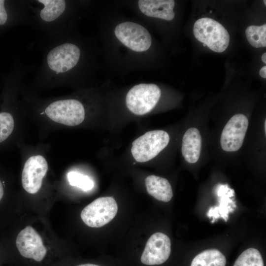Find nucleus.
Here are the masks:
<instances>
[{"label":"nucleus","mask_w":266,"mask_h":266,"mask_svg":"<svg viewBox=\"0 0 266 266\" xmlns=\"http://www.w3.org/2000/svg\"><path fill=\"white\" fill-rule=\"evenodd\" d=\"M233 266H264V262L259 251L250 248L238 257Z\"/></svg>","instance_id":"6ab92c4d"},{"label":"nucleus","mask_w":266,"mask_h":266,"mask_svg":"<svg viewBox=\"0 0 266 266\" xmlns=\"http://www.w3.org/2000/svg\"><path fill=\"white\" fill-rule=\"evenodd\" d=\"M48 169V163L43 156L36 155L29 157L24 164L22 173L24 189L30 194L37 193Z\"/></svg>","instance_id":"6e6552de"},{"label":"nucleus","mask_w":266,"mask_h":266,"mask_svg":"<svg viewBox=\"0 0 266 266\" xmlns=\"http://www.w3.org/2000/svg\"><path fill=\"white\" fill-rule=\"evenodd\" d=\"M14 128L15 120L12 114L5 110L0 111V146L8 141Z\"/></svg>","instance_id":"a211bd4d"},{"label":"nucleus","mask_w":266,"mask_h":266,"mask_svg":"<svg viewBox=\"0 0 266 266\" xmlns=\"http://www.w3.org/2000/svg\"><path fill=\"white\" fill-rule=\"evenodd\" d=\"M117 211V204L113 198L100 197L82 210L81 218L89 227L99 228L110 222L116 216Z\"/></svg>","instance_id":"39448f33"},{"label":"nucleus","mask_w":266,"mask_h":266,"mask_svg":"<svg viewBox=\"0 0 266 266\" xmlns=\"http://www.w3.org/2000/svg\"><path fill=\"white\" fill-rule=\"evenodd\" d=\"M170 253L169 238L162 233L157 232L153 234L147 240L140 260L144 265H159L168 259Z\"/></svg>","instance_id":"9d476101"},{"label":"nucleus","mask_w":266,"mask_h":266,"mask_svg":"<svg viewBox=\"0 0 266 266\" xmlns=\"http://www.w3.org/2000/svg\"><path fill=\"white\" fill-rule=\"evenodd\" d=\"M218 194L222 196H220L219 205L211 208L207 213V216L213 218V222L219 217L223 218L226 221L228 219V214L233 211V207H235V204L233 203V200L229 199L232 194L223 196L220 192Z\"/></svg>","instance_id":"f3484780"},{"label":"nucleus","mask_w":266,"mask_h":266,"mask_svg":"<svg viewBox=\"0 0 266 266\" xmlns=\"http://www.w3.org/2000/svg\"><path fill=\"white\" fill-rule=\"evenodd\" d=\"M44 7L40 13L41 19L46 22H51L58 18L64 12L66 2L63 0H38Z\"/></svg>","instance_id":"dca6fc26"},{"label":"nucleus","mask_w":266,"mask_h":266,"mask_svg":"<svg viewBox=\"0 0 266 266\" xmlns=\"http://www.w3.org/2000/svg\"><path fill=\"white\" fill-rule=\"evenodd\" d=\"M138 5L141 12L148 17L170 21L175 16L173 0H139Z\"/></svg>","instance_id":"f8f14e48"},{"label":"nucleus","mask_w":266,"mask_h":266,"mask_svg":"<svg viewBox=\"0 0 266 266\" xmlns=\"http://www.w3.org/2000/svg\"><path fill=\"white\" fill-rule=\"evenodd\" d=\"M245 34L249 43L255 48L266 46V24L262 26H250Z\"/></svg>","instance_id":"aec40b11"},{"label":"nucleus","mask_w":266,"mask_h":266,"mask_svg":"<svg viewBox=\"0 0 266 266\" xmlns=\"http://www.w3.org/2000/svg\"><path fill=\"white\" fill-rule=\"evenodd\" d=\"M114 34L122 44L135 52L145 51L152 44V38L147 30L134 22L128 21L118 24Z\"/></svg>","instance_id":"423d86ee"},{"label":"nucleus","mask_w":266,"mask_h":266,"mask_svg":"<svg viewBox=\"0 0 266 266\" xmlns=\"http://www.w3.org/2000/svg\"><path fill=\"white\" fill-rule=\"evenodd\" d=\"M201 148V137L199 130L188 129L183 135L181 148L185 160L191 164L196 163L200 158Z\"/></svg>","instance_id":"ddd939ff"},{"label":"nucleus","mask_w":266,"mask_h":266,"mask_svg":"<svg viewBox=\"0 0 266 266\" xmlns=\"http://www.w3.org/2000/svg\"><path fill=\"white\" fill-rule=\"evenodd\" d=\"M169 136L163 130L148 132L132 144V154L138 162L148 161L156 157L168 144Z\"/></svg>","instance_id":"7ed1b4c3"},{"label":"nucleus","mask_w":266,"mask_h":266,"mask_svg":"<svg viewBox=\"0 0 266 266\" xmlns=\"http://www.w3.org/2000/svg\"><path fill=\"white\" fill-rule=\"evenodd\" d=\"M249 122L243 114L233 116L225 126L220 138L222 148L227 152H234L241 147Z\"/></svg>","instance_id":"0eeeda50"},{"label":"nucleus","mask_w":266,"mask_h":266,"mask_svg":"<svg viewBox=\"0 0 266 266\" xmlns=\"http://www.w3.org/2000/svg\"><path fill=\"white\" fill-rule=\"evenodd\" d=\"M161 95L160 88L155 84L141 83L134 86L126 95V103L133 114L142 115L151 111Z\"/></svg>","instance_id":"f03ea898"},{"label":"nucleus","mask_w":266,"mask_h":266,"mask_svg":"<svg viewBox=\"0 0 266 266\" xmlns=\"http://www.w3.org/2000/svg\"><path fill=\"white\" fill-rule=\"evenodd\" d=\"M145 183L148 193L156 199L168 202L172 198V188L166 179L151 175L146 178Z\"/></svg>","instance_id":"4468645a"},{"label":"nucleus","mask_w":266,"mask_h":266,"mask_svg":"<svg viewBox=\"0 0 266 266\" xmlns=\"http://www.w3.org/2000/svg\"><path fill=\"white\" fill-rule=\"evenodd\" d=\"M69 184L77 187L84 191H88L94 187V181L88 176L76 171H70L67 174Z\"/></svg>","instance_id":"412c9836"},{"label":"nucleus","mask_w":266,"mask_h":266,"mask_svg":"<svg viewBox=\"0 0 266 266\" xmlns=\"http://www.w3.org/2000/svg\"><path fill=\"white\" fill-rule=\"evenodd\" d=\"M261 59L262 61L265 63L266 64V53H264L261 57Z\"/></svg>","instance_id":"b1692460"},{"label":"nucleus","mask_w":266,"mask_h":266,"mask_svg":"<svg viewBox=\"0 0 266 266\" xmlns=\"http://www.w3.org/2000/svg\"><path fill=\"white\" fill-rule=\"evenodd\" d=\"M226 264L225 255L217 249H210L196 256L190 266H226Z\"/></svg>","instance_id":"2eb2a0df"},{"label":"nucleus","mask_w":266,"mask_h":266,"mask_svg":"<svg viewBox=\"0 0 266 266\" xmlns=\"http://www.w3.org/2000/svg\"><path fill=\"white\" fill-rule=\"evenodd\" d=\"M44 112L53 122L68 126L79 125L85 119L82 104L74 99L54 101L46 107Z\"/></svg>","instance_id":"20e7f679"},{"label":"nucleus","mask_w":266,"mask_h":266,"mask_svg":"<svg viewBox=\"0 0 266 266\" xmlns=\"http://www.w3.org/2000/svg\"><path fill=\"white\" fill-rule=\"evenodd\" d=\"M77 266H100L95 265V264H86L80 265Z\"/></svg>","instance_id":"393cba45"},{"label":"nucleus","mask_w":266,"mask_h":266,"mask_svg":"<svg viewBox=\"0 0 266 266\" xmlns=\"http://www.w3.org/2000/svg\"><path fill=\"white\" fill-rule=\"evenodd\" d=\"M260 76L264 78H266V66H264L261 68V69L260 70Z\"/></svg>","instance_id":"5701e85b"},{"label":"nucleus","mask_w":266,"mask_h":266,"mask_svg":"<svg viewBox=\"0 0 266 266\" xmlns=\"http://www.w3.org/2000/svg\"><path fill=\"white\" fill-rule=\"evenodd\" d=\"M4 0H0V25H4L7 19V14L4 7Z\"/></svg>","instance_id":"4be33fe9"},{"label":"nucleus","mask_w":266,"mask_h":266,"mask_svg":"<svg viewBox=\"0 0 266 266\" xmlns=\"http://www.w3.org/2000/svg\"><path fill=\"white\" fill-rule=\"evenodd\" d=\"M265 131L266 132V120L265 121Z\"/></svg>","instance_id":"a878e982"},{"label":"nucleus","mask_w":266,"mask_h":266,"mask_svg":"<svg viewBox=\"0 0 266 266\" xmlns=\"http://www.w3.org/2000/svg\"><path fill=\"white\" fill-rule=\"evenodd\" d=\"M16 247L24 257L41 261L47 253L42 238L31 226H27L18 234L15 241Z\"/></svg>","instance_id":"9b49d317"},{"label":"nucleus","mask_w":266,"mask_h":266,"mask_svg":"<svg viewBox=\"0 0 266 266\" xmlns=\"http://www.w3.org/2000/svg\"><path fill=\"white\" fill-rule=\"evenodd\" d=\"M264 3H265V5H266V0H264Z\"/></svg>","instance_id":"bb28decb"},{"label":"nucleus","mask_w":266,"mask_h":266,"mask_svg":"<svg viewBox=\"0 0 266 266\" xmlns=\"http://www.w3.org/2000/svg\"><path fill=\"white\" fill-rule=\"evenodd\" d=\"M80 57V50L77 45L66 43L52 49L48 54L47 61L52 70L57 73H63L74 67Z\"/></svg>","instance_id":"1a4fd4ad"},{"label":"nucleus","mask_w":266,"mask_h":266,"mask_svg":"<svg viewBox=\"0 0 266 266\" xmlns=\"http://www.w3.org/2000/svg\"><path fill=\"white\" fill-rule=\"evenodd\" d=\"M195 37L212 51L222 53L228 48L230 35L220 23L209 18L198 19L194 24Z\"/></svg>","instance_id":"f257e3e1"}]
</instances>
